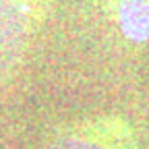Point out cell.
Masks as SVG:
<instances>
[{
    "instance_id": "2",
    "label": "cell",
    "mask_w": 149,
    "mask_h": 149,
    "mask_svg": "<svg viewBox=\"0 0 149 149\" xmlns=\"http://www.w3.org/2000/svg\"><path fill=\"white\" fill-rule=\"evenodd\" d=\"M40 149H141V143L124 116L102 114L60 128Z\"/></svg>"
},
{
    "instance_id": "1",
    "label": "cell",
    "mask_w": 149,
    "mask_h": 149,
    "mask_svg": "<svg viewBox=\"0 0 149 149\" xmlns=\"http://www.w3.org/2000/svg\"><path fill=\"white\" fill-rule=\"evenodd\" d=\"M48 0H0V87L23 62Z\"/></svg>"
},
{
    "instance_id": "3",
    "label": "cell",
    "mask_w": 149,
    "mask_h": 149,
    "mask_svg": "<svg viewBox=\"0 0 149 149\" xmlns=\"http://www.w3.org/2000/svg\"><path fill=\"white\" fill-rule=\"evenodd\" d=\"M104 4L124 40L149 42V0H104Z\"/></svg>"
}]
</instances>
